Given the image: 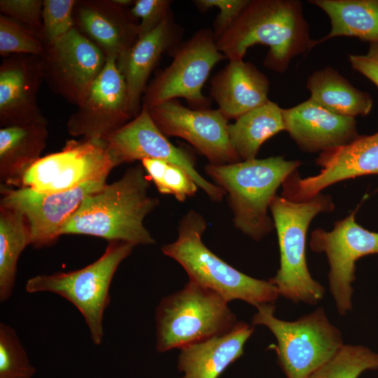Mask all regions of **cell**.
Listing matches in <instances>:
<instances>
[{"label": "cell", "instance_id": "6da1fadb", "mask_svg": "<svg viewBox=\"0 0 378 378\" xmlns=\"http://www.w3.org/2000/svg\"><path fill=\"white\" fill-rule=\"evenodd\" d=\"M298 0H249L237 19L218 38V50L229 61L242 60L248 48L269 47L265 67L282 73L291 59L314 47Z\"/></svg>", "mask_w": 378, "mask_h": 378}, {"label": "cell", "instance_id": "7a4b0ae2", "mask_svg": "<svg viewBox=\"0 0 378 378\" xmlns=\"http://www.w3.org/2000/svg\"><path fill=\"white\" fill-rule=\"evenodd\" d=\"M145 172L142 165L129 168L118 180L85 197L60 234L94 236L134 246L155 244L144 220L159 201L148 195Z\"/></svg>", "mask_w": 378, "mask_h": 378}, {"label": "cell", "instance_id": "3957f363", "mask_svg": "<svg viewBox=\"0 0 378 378\" xmlns=\"http://www.w3.org/2000/svg\"><path fill=\"white\" fill-rule=\"evenodd\" d=\"M300 164V160L276 156L220 165L209 163L204 169L228 193L235 227L259 241L274 227L267 211L278 188Z\"/></svg>", "mask_w": 378, "mask_h": 378}, {"label": "cell", "instance_id": "277c9868", "mask_svg": "<svg viewBox=\"0 0 378 378\" xmlns=\"http://www.w3.org/2000/svg\"><path fill=\"white\" fill-rule=\"evenodd\" d=\"M207 223L195 211L188 212L180 221L178 237L164 245L162 252L186 270L190 280L220 295L227 302L241 300L256 307L273 304L279 296L271 282L249 276L215 255L203 243Z\"/></svg>", "mask_w": 378, "mask_h": 378}, {"label": "cell", "instance_id": "5b68a950", "mask_svg": "<svg viewBox=\"0 0 378 378\" xmlns=\"http://www.w3.org/2000/svg\"><path fill=\"white\" fill-rule=\"evenodd\" d=\"M335 204L331 197L321 192L304 202H295L276 195L270 205L276 230L280 266L269 279L279 295L294 303L316 304L325 288L313 279L306 260V236L312 220L321 213L331 212Z\"/></svg>", "mask_w": 378, "mask_h": 378}, {"label": "cell", "instance_id": "8992f818", "mask_svg": "<svg viewBox=\"0 0 378 378\" xmlns=\"http://www.w3.org/2000/svg\"><path fill=\"white\" fill-rule=\"evenodd\" d=\"M156 349H183L230 330L237 323L227 302L218 293L189 281L164 298L155 310Z\"/></svg>", "mask_w": 378, "mask_h": 378}, {"label": "cell", "instance_id": "52a82bcc", "mask_svg": "<svg viewBox=\"0 0 378 378\" xmlns=\"http://www.w3.org/2000/svg\"><path fill=\"white\" fill-rule=\"evenodd\" d=\"M134 247L127 242L109 241L94 262L74 271L33 276L27 281L25 290L29 293H55L69 301L83 315L93 344L99 345L104 335L103 319L110 303L113 277Z\"/></svg>", "mask_w": 378, "mask_h": 378}, {"label": "cell", "instance_id": "ba28073f", "mask_svg": "<svg viewBox=\"0 0 378 378\" xmlns=\"http://www.w3.org/2000/svg\"><path fill=\"white\" fill-rule=\"evenodd\" d=\"M274 312V304L258 306L252 324L267 327L276 337L272 348L286 378H307L344 344L341 332L321 307L294 321L279 319Z\"/></svg>", "mask_w": 378, "mask_h": 378}, {"label": "cell", "instance_id": "9c48e42d", "mask_svg": "<svg viewBox=\"0 0 378 378\" xmlns=\"http://www.w3.org/2000/svg\"><path fill=\"white\" fill-rule=\"evenodd\" d=\"M169 54L173 57L172 62L150 83L142 105L150 108L171 99L184 98L194 109L209 108V99L202 89L214 66L225 59L217 48L213 29H199Z\"/></svg>", "mask_w": 378, "mask_h": 378}, {"label": "cell", "instance_id": "30bf717a", "mask_svg": "<svg viewBox=\"0 0 378 378\" xmlns=\"http://www.w3.org/2000/svg\"><path fill=\"white\" fill-rule=\"evenodd\" d=\"M119 164L104 139H71L60 151L36 161L25 173L22 187L41 192L70 190L107 178Z\"/></svg>", "mask_w": 378, "mask_h": 378}, {"label": "cell", "instance_id": "8fae6325", "mask_svg": "<svg viewBox=\"0 0 378 378\" xmlns=\"http://www.w3.org/2000/svg\"><path fill=\"white\" fill-rule=\"evenodd\" d=\"M356 213V210L336 221L330 231L315 229L309 241L312 251L326 255L330 267L329 290L340 315L353 308L356 262L363 256L378 253V232L357 223Z\"/></svg>", "mask_w": 378, "mask_h": 378}, {"label": "cell", "instance_id": "7c38bea8", "mask_svg": "<svg viewBox=\"0 0 378 378\" xmlns=\"http://www.w3.org/2000/svg\"><path fill=\"white\" fill-rule=\"evenodd\" d=\"M43 78L55 92L78 106L104 67L106 56L76 27L40 57Z\"/></svg>", "mask_w": 378, "mask_h": 378}, {"label": "cell", "instance_id": "4fadbf2b", "mask_svg": "<svg viewBox=\"0 0 378 378\" xmlns=\"http://www.w3.org/2000/svg\"><path fill=\"white\" fill-rule=\"evenodd\" d=\"M154 123L165 136L181 137L212 164L241 161L230 142L227 120L218 109L186 107L177 99L148 108Z\"/></svg>", "mask_w": 378, "mask_h": 378}, {"label": "cell", "instance_id": "5bb4252c", "mask_svg": "<svg viewBox=\"0 0 378 378\" xmlns=\"http://www.w3.org/2000/svg\"><path fill=\"white\" fill-rule=\"evenodd\" d=\"M106 179L90 181L59 192L1 186L0 206L15 209L26 218L31 230V245L37 248L49 246L57 241L62 225L84 198L102 190L107 184Z\"/></svg>", "mask_w": 378, "mask_h": 378}, {"label": "cell", "instance_id": "9a60e30c", "mask_svg": "<svg viewBox=\"0 0 378 378\" xmlns=\"http://www.w3.org/2000/svg\"><path fill=\"white\" fill-rule=\"evenodd\" d=\"M104 140L120 164L146 158L163 160L185 170L211 200L220 201L225 194L223 188L197 172L193 158L168 140L144 105L136 117Z\"/></svg>", "mask_w": 378, "mask_h": 378}, {"label": "cell", "instance_id": "2e32d148", "mask_svg": "<svg viewBox=\"0 0 378 378\" xmlns=\"http://www.w3.org/2000/svg\"><path fill=\"white\" fill-rule=\"evenodd\" d=\"M132 119L126 84L117 58L106 57L102 72L69 118L68 132L73 136L104 139Z\"/></svg>", "mask_w": 378, "mask_h": 378}, {"label": "cell", "instance_id": "e0dca14e", "mask_svg": "<svg viewBox=\"0 0 378 378\" xmlns=\"http://www.w3.org/2000/svg\"><path fill=\"white\" fill-rule=\"evenodd\" d=\"M316 163L318 174L301 178L297 171L283 183L281 196L295 202L309 200L340 181L378 174V132L359 136L351 143L320 153Z\"/></svg>", "mask_w": 378, "mask_h": 378}, {"label": "cell", "instance_id": "ac0fdd59", "mask_svg": "<svg viewBox=\"0 0 378 378\" xmlns=\"http://www.w3.org/2000/svg\"><path fill=\"white\" fill-rule=\"evenodd\" d=\"M17 54L0 66V125L48 122L38 106L37 93L43 78L41 59Z\"/></svg>", "mask_w": 378, "mask_h": 378}, {"label": "cell", "instance_id": "d6986e66", "mask_svg": "<svg viewBox=\"0 0 378 378\" xmlns=\"http://www.w3.org/2000/svg\"><path fill=\"white\" fill-rule=\"evenodd\" d=\"M285 131L303 151L323 152L347 145L360 135L354 118L333 113L310 99L282 109Z\"/></svg>", "mask_w": 378, "mask_h": 378}, {"label": "cell", "instance_id": "ffe728a7", "mask_svg": "<svg viewBox=\"0 0 378 378\" xmlns=\"http://www.w3.org/2000/svg\"><path fill=\"white\" fill-rule=\"evenodd\" d=\"M183 28L176 23L172 12L150 32L139 37L118 59L127 87V105L133 118L141 111V97L147 80L162 55L169 53L181 42Z\"/></svg>", "mask_w": 378, "mask_h": 378}, {"label": "cell", "instance_id": "44dd1931", "mask_svg": "<svg viewBox=\"0 0 378 378\" xmlns=\"http://www.w3.org/2000/svg\"><path fill=\"white\" fill-rule=\"evenodd\" d=\"M74 13L80 31L106 57L118 59L139 38L137 20L113 0L77 1Z\"/></svg>", "mask_w": 378, "mask_h": 378}, {"label": "cell", "instance_id": "7402d4cb", "mask_svg": "<svg viewBox=\"0 0 378 378\" xmlns=\"http://www.w3.org/2000/svg\"><path fill=\"white\" fill-rule=\"evenodd\" d=\"M269 88L267 76L243 59L229 61L210 81V94L227 120L265 104Z\"/></svg>", "mask_w": 378, "mask_h": 378}, {"label": "cell", "instance_id": "603a6c76", "mask_svg": "<svg viewBox=\"0 0 378 378\" xmlns=\"http://www.w3.org/2000/svg\"><path fill=\"white\" fill-rule=\"evenodd\" d=\"M253 331V326L239 322L223 335L181 349L178 369L184 373L182 378H218L244 354V346Z\"/></svg>", "mask_w": 378, "mask_h": 378}, {"label": "cell", "instance_id": "cb8c5ba5", "mask_svg": "<svg viewBox=\"0 0 378 378\" xmlns=\"http://www.w3.org/2000/svg\"><path fill=\"white\" fill-rule=\"evenodd\" d=\"M48 136V122L1 127V186L22 187L25 173L41 158Z\"/></svg>", "mask_w": 378, "mask_h": 378}, {"label": "cell", "instance_id": "d4e9b609", "mask_svg": "<svg viewBox=\"0 0 378 378\" xmlns=\"http://www.w3.org/2000/svg\"><path fill=\"white\" fill-rule=\"evenodd\" d=\"M310 99L339 115L354 118L368 115L372 107L369 93L354 87L334 69L314 71L307 79Z\"/></svg>", "mask_w": 378, "mask_h": 378}, {"label": "cell", "instance_id": "484cf974", "mask_svg": "<svg viewBox=\"0 0 378 378\" xmlns=\"http://www.w3.org/2000/svg\"><path fill=\"white\" fill-rule=\"evenodd\" d=\"M329 17L330 33L314 47L338 36L356 37L369 43L378 42V0H309Z\"/></svg>", "mask_w": 378, "mask_h": 378}, {"label": "cell", "instance_id": "4316f807", "mask_svg": "<svg viewBox=\"0 0 378 378\" xmlns=\"http://www.w3.org/2000/svg\"><path fill=\"white\" fill-rule=\"evenodd\" d=\"M282 109L269 100L228 125L230 142L241 160L255 159L265 141L285 130Z\"/></svg>", "mask_w": 378, "mask_h": 378}, {"label": "cell", "instance_id": "83f0119b", "mask_svg": "<svg viewBox=\"0 0 378 378\" xmlns=\"http://www.w3.org/2000/svg\"><path fill=\"white\" fill-rule=\"evenodd\" d=\"M31 230L26 218L15 209L0 206V302L12 295L18 259L31 245Z\"/></svg>", "mask_w": 378, "mask_h": 378}, {"label": "cell", "instance_id": "f1b7e54d", "mask_svg": "<svg viewBox=\"0 0 378 378\" xmlns=\"http://www.w3.org/2000/svg\"><path fill=\"white\" fill-rule=\"evenodd\" d=\"M378 370V354L360 345L343 344L307 378H358L365 371Z\"/></svg>", "mask_w": 378, "mask_h": 378}, {"label": "cell", "instance_id": "f546056e", "mask_svg": "<svg viewBox=\"0 0 378 378\" xmlns=\"http://www.w3.org/2000/svg\"><path fill=\"white\" fill-rule=\"evenodd\" d=\"M141 162L160 193L172 195L177 200L184 202L197 192V185L180 167L155 159L146 158Z\"/></svg>", "mask_w": 378, "mask_h": 378}, {"label": "cell", "instance_id": "4dcf8cb0", "mask_svg": "<svg viewBox=\"0 0 378 378\" xmlns=\"http://www.w3.org/2000/svg\"><path fill=\"white\" fill-rule=\"evenodd\" d=\"M36 372L15 332L0 323V378H32Z\"/></svg>", "mask_w": 378, "mask_h": 378}, {"label": "cell", "instance_id": "1f68e13d", "mask_svg": "<svg viewBox=\"0 0 378 378\" xmlns=\"http://www.w3.org/2000/svg\"><path fill=\"white\" fill-rule=\"evenodd\" d=\"M45 46L32 30L15 20L0 15V54L29 55L41 57Z\"/></svg>", "mask_w": 378, "mask_h": 378}, {"label": "cell", "instance_id": "d6a6232c", "mask_svg": "<svg viewBox=\"0 0 378 378\" xmlns=\"http://www.w3.org/2000/svg\"><path fill=\"white\" fill-rule=\"evenodd\" d=\"M77 1L44 0L42 10L43 27L40 34L49 45L62 37L73 28Z\"/></svg>", "mask_w": 378, "mask_h": 378}, {"label": "cell", "instance_id": "836d02e7", "mask_svg": "<svg viewBox=\"0 0 378 378\" xmlns=\"http://www.w3.org/2000/svg\"><path fill=\"white\" fill-rule=\"evenodd\" d=\"M43 5L41 0H1L0 11L38 35L43 27Z\"/></svg>", "mask_w": 378, "mask_h": 378}, {"label": "cell", "instance_id": "e575fe53", "mask_svg": "<svg viewBox=\"0 0 378 378\" xmlns=\"http://www.w3.org/2000/svg\"><path fill=\"white\" fill-rule=\"evenodd\" d=\"M170 0H136L130 9L139 22V37L144 36L158 27L172 12Z\"/></svg>", "mask_w": 378, "mask_h": 378}, {"label": "cell", "instance_id": "d590c367", "mask_svg": "<svg viewBox=\"0 0 378 378\" xmlns=\"http://www.w3.org/2000/svg\"><path fill=\"white\" fill-rule=\"evenodd\" d=\"M249 0H195L193 4L203 12L218 8L220 12L214 22L215 38L221 35L237 19Z\"/></svg>", "mask_w": 378, "mask_h": 378}, {"label": "cell", "instance_id": "8d00e7d4", "mask_svg": "<svg viewBox=\"0 0 378 378\" xmlns=\"http://www.w3.org/2000/svg\"><path fill=\"white\" fill-rule=\"evenodd\" d=\"M352 69L370 80L378 87V42L369 43L365 55H349Z\"/></svg>", "mask_w": 378, "mask_h": 378}, {"label": "cell", "instance_id": "74e56055", "mask_svg": "<svg viewBox=\"0 0 378 378\" xmlns=\"http://www.w3.org/2000/svg\"><path fill=\"white\" fill-rule=\"evenodd\" d=\"M115 3L124 7H128L130 5L134 4V1L132 0H113Z\"/></svg>", "mask_w": 378, "mask_h": 378}]
</instances>
